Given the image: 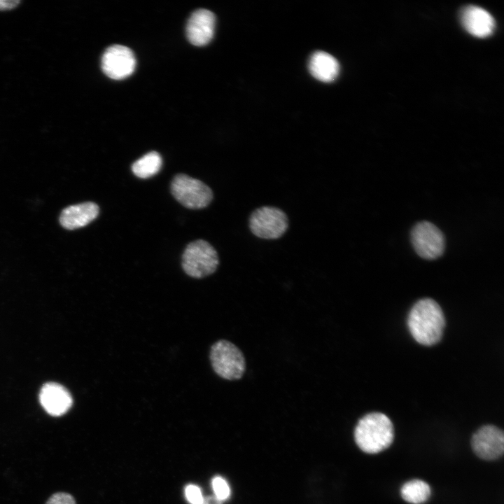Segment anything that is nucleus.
<instances>
[{"label":"nucleus","mask_w":504,"mask_h":504,"mask_svg":"<svg viewBox=\"0 0 504 504\" xmlns=\"http://www.w3.org/2000/svg\"><path fill=\"white\" fill-rule=\"evenodd\" d=\"M407 325L413 338L419 344L431 346L442 338L445 325L443 312L433 299L417 301L411 309Z\"/></svg>","instance_id":"obj_1"},{"label":"nucleus","mask_w":504,"mask_h":504,"mask_svg":"<svg viewBox=\"0 0 504 504\" xmlns=\"http://www.w3.org/2000/svg\"><path fill=\"white\" fill-rule=\"evenodd\" d=\"M393 426L384 414L372 412L363 416L354 429V440L358 447L368 454H377L393 442Z\"/></svg>","instance_id":"obj_2"},{"label":"nucleus","mask_w":504,"mask_h":504,"mask_svg":"<svg viewBox=\"0 0 504 504\" xmlns=\"http://www.w3.org/2000/svg\"><path fill=\"white\" fill-rule=\"evenodd\" d=\"M219 264L216 249L206 241L190 242L182 255L184 272L194 278H203L213 274Z\"/></svg>","instance_id":"obj_3"},{"label":"nucleus","mask_w":504,"mask_h":504,"mask_svg":"<svg viewBox=\"0 0 504 504\" xmlns=\"http://www.w3.org/2000/svg\"><path fill=\"white\" fill-rule=\"evenodd\" d=\"M210 360L215 372L227 380L239 379L245 372L246 362L242 352L227 340H221L213 344Z\"/></svg>","instance_id":"obj_4"},{"label":"nucleus","mask_w":504,"mask_h":504,"mask_svg":"<svg viewBox=\"0 0 504 504\" xmlns=\"http://www.w3.org/2000/svg\"><path fill=\"white\" fill-rule=\"evenodd\" d=\"M171 192L180 204L192 209L204 208L213 199V192L207 185L184 174L174 177Z\"/></svg>","instance_id":"obj_5"},{"label":"nucleus","mask_w":504,"mask_h":504,"mask_svg":"<svg viewBox=\"0 0 504 504\" xmlns=\"http://www.w3.org/2000/svg\"><path fill=\"white\" fill-rule=\"evenodd\" d=\"M288 227L286 214L277 207L261 206L254 210L249 217V228L259 238L278 239L286 232Z\"/></svg>","instance_id":"obj_6"},{"label":"nucleus","mask_w":504,"mask_h":504,"mask_svg":"<svg viewBox=\"0 0 504 504\" xmlns=\"http://www.w3.org/2000/svg\"><path fill=\"white\" fill-rule=\"evenodd\" d=\"M411 242L416 253L426 260L441 256L445 246L442 232L428 221H421L414 226L411 231Z\"/></svg>","instance_id":"obj_7"},{"label":"nucleus","mask_w":504,"mask_h":504,"mask_svg":"<svg viewBox=\"0 0 504 504\" xmlns=\"http://www.w3.org/2000/svg\"><path fill=\"white\" fill-rule=\"evenodd\" d=\"M102 69L109 78L124 79L134 71L136 59L132 50L122 45L108 47L102 57Z\"/></svg>","instance_id":"obj_8"},{"label":"nucleus","mask_w":504,"mask_h":504,"mask_svg":"<svg viewBox=\"0 0 504 504\" xmlns=\"http://www.w3.org/2000/svg\"><path fill=\"white\" fill-rule=\"evenodd\" d=\"M471 446L479 458L487 461L497 459L504 451L503 432L493 425L484 426L473 434Z\"/></svg>","instance_id":"obj_9"},{"label":"nucleus","mask_w":504,"mask_h":504,"mask_svg":"<svg viewBox=\"0 0 504 504\" xmlns=\"http://www.w3.org/2000/svg\"><path fill=\"white\" fill-rule=\"evenodd\" d=\"M39 401L45 411L53 416L64 414L73 405V398L69 390L63 385L53 382L42 386L39 392Z\"/></svg>","instance_id":"obj_10"},{"label":"nucleus","mask_w":504,"mask_h":504,"mask_svg":"<svg viewBox=\"0 0 504 504\" xmlns=\"http://www.w3.org/2000/svg\"><path fill=\"white\" fill-rule=\"evenodd\" d=\"M216 18L206 9L194 11L188 20L186 35L189 41L197 46L209 43L214 36Z\"/></svg>","instance_id":"obj_11"},{"label":"nucleus","mask_w":504,"mask_h":504,"mask_svg":"<svg viewBox=\"0 0 504 504\" xmlns=\"http://www.w3.org/2000/svg\"><path fill=\"white\" fill-rule=\"evenodd\" d=\"M461 21L468 32L479 38L489 36L495 28V21L491 15L476 6L465 7L461 13Z\"/></svg>","instance_id":"obj_12"},{"label":"nucleus","mask_w":504,"mask_h":504,"mask_svg":"<svg viewBox=\"0 0 504 504\" xmlns=\"http://www.w3.org/2000/svg\"><path fill=\"white\" fill-rule=\"evenodd\" d=\"M99 208L92 202H86L64 208L59 216L60 225L72 230L83 227L93 221L99 215Z\"/></svg>","instance_id":"obj_13"},{"label":"nucleus","mask_w":504,"mask_h":504,"mask_svg":"<svg viewBox=\"0 0 504 504\" xmlns=\"http://www.w3.org/2000/svg\"><path fill=\"white\" fill-rule=\"evenodd\" d=\"M309 69L317 80L329 83L333 81L340 71L337 60L331 55L317 51L309 59Z\"/></svg>","instance_id":"obj_14"},{"label":"nucleus","mask_w":504,"mask_h":504,"mask_svg":"<svg viewBox=\"0 0 504 504\" xmlns=\"http://www.w3.org/2000/svg\"><path fill=\"white\" fill-rule=\"evenodd\" d=\"M162 165L160 155L155 151H151L135 161L132 165V171L140 178H148L158 174Z\"/></svg>","instance_id":"obj_15"},{"label":"nucleus","mask_w":504,"mask_h":504,"mask_svg":"<svg viewBox=\"0 0 504 504\" xmlns=\"http://www.w3.org/2000/svg\"><path fill=\"white\" fill-rule=\"evenodd\" d=\"M430 486L421 479H412L405 483L400 489L403 500L412 504H423L430 496Z\"/></svg>","instance_id":"obj_16"},{"label":"nucleus","mask_w":504,"mask_h":504,"mask_svg":"<svg viewBox=\"0 0 504 504\" xmlns=\"http://www.w3.org/2000/svg\"><path fill=\"white\" fill-rule=\"evenodd\" d=\"M211 485L216 498L222 502L228 499L230 496V488L225 479L220 476H216L212 479Z\"/></svg>","instance_id":"obj_17"},{"label":"nucleus","mask_w":504,"mask_h":504,"mask_svg":"<svg viewBox=\"0 0 504 504\" xmlns=\"http://www.w3.org/2000/svg\"><path fill=\"white\" fill-rule=\"evenodd\" d=\"M185 496L190 504H202L204 500L200 488L195 484H188L186 486Z\"/></svg>","instance_id":"obj_18"},{"label":"nucleus","mask_w":504,"mask_h":504,"mask_svg":"<svg viewBox=\"0 0 504 504\" xmlns=\"http://www.w3.org/2000/svg\"><path fill=\"white\" fill-rule=\"evenodd\" d=\"M46 504H76V501L71 494L58 492L52 494Z\"/></svg>","instance_id":"obj_19"},{"label":"nucleus","mask_w":504,"mask_h":504,"mask_svg":"<svg viewBox=\"0 0 504 504\" xmlns=\"http://www.w3.org/2000/svg\"><path fill=\"white\" fill-rule=\"evenodd\" d=\"M18 0H0V10H11L18 6Z\"/></svg>","instance_id":"obj_20"},{"label":"nucleus","mask_w":504,"mask_h":504,"mask_svg":"<svg viewBox=\"0 0 504 504\" xmlns=\"http://www.w3.org/2000/svg\"><path fill=\"white\" fill-rule=\"evenodd\" d=\"M202 504H223V502L214 496H208L204 497V500Z\"/></svg>","instance_id":"obj_21"}]
</instances>
